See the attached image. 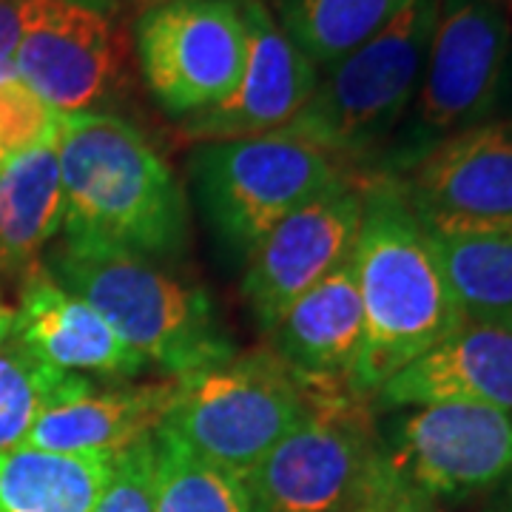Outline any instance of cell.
<instances>
[{
	"label": "cell",
	"mask_w": 512,
	"mask_h": 512,
	"mask_svg": "<svg viewBox=\"0 0 512 512\" xmlns=\"http://www.w3.org/2000/svg\"><path fill=\"white\" fill-rule=\"evenodd\" d=\"M436 251L464 316H512V234L436 239Z\"/></svg>",
	"instance_id": "cell-24"
},
{
	"label": "cell",
	"mask_w": 512,
	"mask_h": 512,
	"mask_svg": "<svg viewBox=\"0 0 512 512\" xmlns=\"http://www.w3.org/2000/svg\"><path fill=\"white\" fill-rule=\"evenodd\" d=\"M376 464L373 402L350 382L308 379L305 416L242 484L251 512H353Z\"/></svg>",
	"instance_id": "cell-6"
},
{
	"label": "cell",
	"mask_w": 512,
	"mask_h": 512,
	"mask_svg": "<svg viewBox=\"0 0 512 512\" xmlns=\"http://www.w3.org/2000/svg\"><path fill=\"white\" fill-rule=\"evenodd\" d=\"M370 402L376 410L464 402L512 413V316H464Z\"/></svg>",
	"instance_id": "cell-15"
},
{
	"label": "cell",
	"mask_w": 512,
	"mask_h": 512,
	"mask_svg": "<svg viewBox=\"0 0 512 512\" xmlns=\"http://www.w3.org/2000/svg\"><path fill=\"white\" fill-rule=\"evenodd\" d=\"M60 114L37 97L12 60H0V165L52 143Z\"/></svg>",
	"instance_id": "cell-25"
},
{
	"label": "cell",
	"mask_w": 512,
	"mask_h": 512,
	"mask_svg": "<svg viewBox=\"0 0 512 512\" xmlns=\"http://www.w3.org/2000/svg\"><path fill=\"white\" fill-rule=\"evenodd\" d=\"M436 15L439 0H413L379 35L319 74L311 100L279 131L367 171L419 92Z\"/></svg>",
	"instance_id": "cell-4"
},
{
	"label": "cell",
	"mask_w": 512,
	"mask_h": 512,
	"mask_svg": "<svg viewBox=\"0 0 512 512\" xmlns=\"http://www.w3.org/2000/svg\"><path fill=\"white\" fill-rule=\"evenodd\" d=\"M510 43L504 0H439L419 92L367 171L402 177L441 140L493 120Z\"/></svg>",
	"instance_id": "cell-5"
},
{
	"label": "cell",
	"mask_w": 512,
	"mask_h": 512,
	"mask_svg": "<svg viewBox=\"0 0 512 512\" xmlns=\"http://www.w3.org/2000/svg\"><path fill=\"white\" fill-rule=\"evenodd\" d=\"M413 0H282L279 26L322 72L376 37Z\"/></svg>",
	"instance_id": "cell-21"
},
{
	"label": "cell",
	"mask_w": 512,
	"mask_h": 512,
	"mask_svg": "<svg viewBox=\"0 0 512 512\" xmlns=\"http://www.w3.org/2000/svg\"><path fill=\"white\" fill-rule=\"evenodd\" d=\"M92 3H100V6H106V3H109V0H92Z\"/></svg>",
	"instance_id": "cell-32"
},
{
	"label": "cell",
	"mask_w": 512,
	"mask_h": 512,
	"mask_svg": "<svg viewBox=\"0 0 512 512\" xmlns=\"http://www.w3.org/2000/svg\"><path fill=\"white\" fill-rule=\"evenodd\" d=\"M114 456H63L35 447L0 453V512H94Z\"/></svg>",
	"instance_id": "cell-20"
},
{
	"label": "cell",
	"mask_w": 512,
	"mask_h": 512,
	"mask_svg": "<svg viewBox=\"0 0 512 512\" xmlns=\"http://www.w3.org/2000/svg\"><path fill=\"white\" fill-rule=\"evenodd\" d=\"M265 336L268 348L299 376L353 384L365 345V313L353 259L302 293Z\"/></svg>",
	"instance_id": "cell-18"
},
{
	"label": "cell",
	"mask_w": 512,
	"mask_h": 512,
	"mask_svg": "<svg viewBox=\"0 0 512 512\" xmlns=\"http://www.w3.org/2000/svg\"><path fill=\"white\" fill-rule=\"evenodd\" d=\"M12 330H15V308H9L3 299H0V345L6 339H12Z\"/></svg>",
	"instance_id": "cell-31"
},
{
	"label": "cell",
	"mask_w": 512,
	"mask_h": 512,
	"mask_svg": "<svg viewBox=\"0 0 512 512\" xmlns=\"http://www.w3.org/2000/svg\"><path fill=\"white\" fill-rule=\"evenodd\" d=\"M353 512H439L433 501L421 498L419 493L407 490L399 478L387 470L379 447V464L373 470V476L367 481L365 495L359 498Z\"/></svg>",
	"instance_id": "cell-27"
},
{
	"label": "cell",
	"mask_w": 512,
	"mask_h": 512,
	"mask_svg": "<svg viewBox=\"0 0 512 512\" xmlns=\"http://www.w3.org/2000/svg\"><path fill=\"white\" fill-rule=\"evenodd\" d=\"M157 512H251L242 476L191 453L174 433H154Z\"/></svg>",
	"instance_id": "cell-23"
},
{
	"label": "cell",
	"mask_w": 512,
	"mask_h": 512,
	"mask_svg": "<svg viewBox=\"0 0 512 512\" xmlns=\"http://www.w3.org/2000/svg\"><path fill=\"white\" fill-rule=\"evenodd\" d=\"M12 336L63 373L128 382L148 370L146 359L83 296L63 288L43 262L23 274Z\"/></svg>",
	"instance_id": "cell-16"
},
{
	"label": "cell",
	"mask_w": 512,
	"mask_h": 512,
	"mask_svg": "<svg viewBox=\"0 0 512 512\" xmlns=\"http://www.w3.org/2000/svg\"><path fill=\"white\" fill-rule=\"evenodd\" d=\"M46 271L83 296L117 336L165 379H180L237 356L211 293L165 262L131 254H69L57 248Z\"/></svg>",
	"instance_id": "cell-3"
},
{
	"label": "cell",
	"mask_w": 512,
	"mask_h": 512,
	"mask_svg": "<svg viewBox=\"0 0 512 512\" xmlns=\"http://www.w3.org/2000/svg\"><path fill=\"white\" fill-rule=\"evenodd\" d=\"M365 211L362 171L296 208L245 259L242 299L259 330L274 328L293 302L353 256Z\"/></svg>",
	"instance_id": "cell-12"
},
{
	"label": "cell",
	"mask_w": 512,
	"mask_h": 512,
	"mask_svg": "<svg viewBox=\"0 0 512 512\" xmlns=\"http://www.w3.org/2000/svg\"><path fill=\"white\" fill-rule=\"evenodd\" d=\"M248 55L237 92L214 109L185 117V137L197 143L245 140L285 128L311 100L319 69L302 55L262 0H237Z\"/></svg>",
	"instance_id": "cell-14"
},
{
	"label": "cell",
	"mask_w": 512,
	"mask_h": 512,
	"mask_svg": "<svg viewBox=\"0 0 512 512\" xmlns=\"http://www.w3.org/2000/svg\"><path fill=\"white\" fill-rule=\"evenodd\" d=\"M20 40V0H0V60H12Z\"/></svg>",
	"instance_id": "cell-28"
},
{
	"label": "cell",
	"mask_w": 512,
	"mask_h": 512,
	"mask_svg": "<svg viewBox=\"0 0 512 512\" xmlns=\"http://www.w3.org/2000/svg\"><path fill=\"white\" fill-rule=\"evenodd\" d=\"M177 402V379L146 384H89L77 396L49 407L23 447L63 456H117L151 439Z\"/></svg>",
	"instance_id": "cell-17"
},
{
	"label": "cell",
	"mask_w": 512,
	"mask_h": 512,
	"mask_svg": "<svg viewBox=\"0 0 512 512\" xmlns=\"http://www.w3.org/2000/svg\"><path fill=\"white\" fill-rule=\"evenodd\" d=\"M92 384L89 376L46 365L18 339L0 345V453L23 447L35 421Z\"/></svg>",
	"instance_id": "cell-22"
},
{
	"label": "cell",
	"mask_w": 512,
	"mask_h": 512,
	"mask_svg": "<svg viewBox=\"0 0 512 512\" xmlns=\"http://www.w3.org/2000/svg\"><path fill=\"white\" fill-rule=\"evenodd\" d=\"M94 512H157L154 436L137 441L111 461V476Z\"/></svg>",
	"instance_id": "cell-26"
},
{
	"label": "cell",
	"mask_w": 512,
	"mask_h": 512,
	"mask_svg": "<svg viewBox=\"0 0 512 512\" xmlns=\"http://www.w3.org/2000/svg\"><path fill=\"white\" fill-rule=\"evenodd\" d=\"M379 447L387 470L427 501L495 493L512 470V413L441 402L387 410Z\"/></svg>",
	"instance_id": "cell-10"
},
{
	"label": "cell",
	"mask_w": 512,
	"mask_h": 512,
	"mask_svg": "<svg viewBox=\"0 0 512 512\" xmlns=\"http://www.w3.org/2000/svg\"><path fill=\"white\" fill-rule=\"evenodd\" d=\"M396 180L433 239L512 234V120L458 131Z\"/></svg>",
	"instance_id": "cell-11"
},
{
	"label": "cell",
	"mask_w": 512,
	"mask_h": 512,
	"mask_svg": "<svg viewBox=\"0 0 512 512\" xmlns=\"http://www.w3.org/2000/svg\"><path fill=\"white\" fill-rule=\"evenodd\" d=\"M498 111L512 120V43H510V57H507V69H504V83H501V97H498ZM495 111V114H498Z\"/></svg>",
	"instance_id": "cell-29"
},
{
	"label": "cell",
	"mask_w": 512,
	"mask_h": 512,
	"mask_svg": "<svg viewBox=\"0 0 512 512\" xmlns=\"http://www.w3.org/2000/svg\"><path fill=\"white\" fill-rule=\"evenodd\" d=\"M63 180L60 251L180 259L188 248V197L174 168L123 117L60 114Z\"/></svg>",
	"instance_id": "cell-1"
},
{
	"label": "cell",
	"mask_w": 512,
	"mask_h": 512,
	"mask_svg": "<svg viewBox=\"0 0 512 512\" xmlns=\"http://www.w3.org/2000/svg\"><path fill=\"white\" fill-rule=\"evenodd\" d=\"M305 407L308 379L265 345L180 376L163 427L191 453L245 476L291 433Z\"/></svg>",
	"instance_id": "cell-7"
},
{
	"label": "cell",
	"mask_w": 512,
	"mask_h": 512,
	"mask_svg": "<svg viewBox=\"0 0 512 512\" xmlns=\"http://www.w3.org/2000/svg\"><path fill=\"white\" fill-rule=\"evenodd\" d=\"M490 512H512V470H510V476L501 481V487L495 490Z\"/></svg>",
	"instance_id": "cell-30"
},
{
	"label": "cell",
	"mask_w": 512,
	"mask_h": 512,
	"mask_svg": "<svg viewBox=\"0 0 512 512\" xmlns=\"http://www.w3.org/2000/svg\"><path fill=\"white\" fill-rule=\"evenodd\" d=\"M12 63L57 114L92 111L109 97L120 74L106 6L92 0H20V40Z\"/></svg>",
	"instance_id": "cell-13"
},
{
	"label": "cell",
	"mask_w": 512,
	"mask_h": 512,
	"mask_svg": "<svg viewBox=\"0 0 512 512\" xmlns=\"http://www.w3.org/2000/svg\"><path fill=\"white\" fill-rule=\"evenodd\" d=\"M348 171L330 154L282 131L200 143L188 157L202 217L239 259H248L265 234Z\"/></svg>",
	"instance_id": "cell-8"
},
{
	"label": "cell",
	"mask_w": 512,
	"mask_h": 512,
	"mask_svg": "<svg viewBox=\"0 0 512 512\" xmlns=\"http://www.w3.org/2000/svg\"><path fill=\"white\" fill-rule=\"evenodd\" d=\"M63 228L57 137L0 165V271L26 274Z\"/></svg>",
	"instance_id": "cell-19"
},
{
	"label": "cell",
	"mask_w": 512,
	"mask_h": 512,
	"mask_svg": "<svg viewBox=\"0 0 512 512\" xmlns=\"http://www.w3.org/2000/svg\"><path fill=\"white\" fill-rule=\"evenodd\" d=\"M365 211L353 245V274L365 313V345L353 387L373 393L441 342L464 319L447 282L436 239L424 231L402 185L362 171Z\"/></svg>",
	"instance_id": "cell-2"
},
{
	"label": "cell",
	"mask_w": 512,
	"mask_h": 512,
	"mask_svg": "<svg viewBox=\"0 0 512 512\" xmlns=\"http://www.w3.org/2000/svg\"><path fill=\"white\" fill-rule=\"evenodd\" d=\"M504 3H507V6H510V3H512V0H504Z\"/></svg>",
	"instance_id": "cell-33"
},
{
	"label": "cell",
	"mask_w": 512,
	"mask_h": 512,
	"mask_svg": "<svg viewBox=\"0 0 512 512\" xmlns=\"http://www.w3.org/2000/svg\"><path fill=\"white\" fill-rule=\"evenodd\" d=\"M134 55L165 114L185 120L220 106L248 55L237 0H154L134 20Z\"/></svg>",
	"instance_id": "cell-9"
}]
</instances>
